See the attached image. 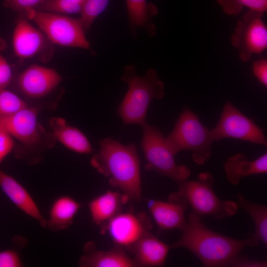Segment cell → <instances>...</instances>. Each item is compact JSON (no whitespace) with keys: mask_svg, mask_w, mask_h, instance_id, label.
<instances>
[{"mask_svg":"<svg viewBox=\"0 0 267 267\" xmlns=\"http://www.w3.org/2000/svg\"><path fill=\"white\" fill-rule=\"evenodd\" d=\"M122 247L116 246L108 250L97 249L93 242H89L84 248L79 265L81 267H138Z\"/></svg>","mask_w":267,"mask_h":267,"instance_id":"9a60e30c","label":"cell"},{"mask_svg":"<svg viewBox=\"0 0 267 267\" xmlns=\"http://www.w3.org/2000/svg\"><path fill=\"white\" fill-rule=\"evenodd\" d=\"M44 0H4L3 5L20 13L25 11L34 9Z\"/></svg>","mask_w":267,"mask_h":267,"instance_id":"f1b7e54d","label":"cell"},{"mask_svg":"<svg viewBox=\"0 0 267 267\" xmlns=\"http://www.w3.org/2000/svg\"><path fill=\"white\" fill-rule=\"evenodd\" d=\"M80 208V203L70 196L57 197L51 205L46 227L53 231L68 229Z\"/></svg>","mask_w":267,"mask_h":267,"instance_id":"7402d4cb","label":"cell"},{"mask_svg":"<svg viewBox=\"0 0 267 267\" xmlns=\"http://www.w3.org/2000/svg\"><path fill=\"white\" fill-rule=\"evenodd\" d=\"M264 13L251 10L244 13L237 23L230 40L239 51L240 58L249 61L253 54H260L267 47V28Z\"/></svg>","mask_w":267,"mask_h":267,"instance_id":"9c48e42d","label":"cell"},{"mask_svg":"<svg viewBox=\"0 0 267 267\" xmlns=\"http://www.w3.org/2000/svg\"><path fill=\"white\" fill-rule=\"evenodd\" d=\"M130 200L124 194L110 190L91 199L88 207L92 221L100 226L122 211L123 206Z\"/></svg>","mask_w":267,"mask_h":267,"instance_id":"ac0fdd59","label":"cell"},{"mask_svg":"<svg viewBox=\"0 0 267 267\" xmlns=\"http://www.w3.org/2000/svg\"><path fill=\"white\" fill-rule=\"evenodd\" d=\"M102 234H106L116 246L127 249L149 232L152 224L142 213L122 211L100 226Z\"/></svg>","mask_w":267,"mask_h":267,"instance_id":"30bf717a","label":"cell"},{"mask_svg":"<svg viewBox=\"0 0 267 267\" xmlns=\"http://www.w3.org/2000/svg\"><path fill=\"white\" fill-rule=\"evenodd\" d=\"M237 205L245 211L251 217L255 226V231L249 234L251 246L262 242L267 245V207L266 205L251 202L241 193H238Z\"/></svg>","mask_w":267,"mask_h":267,"instance_id":"603a6c76","label":"cell"},{"mask_svg":"<svg viewBox=\"0 0 267 267\" xmlns=\"http://www.w3.org/2000/svg\"><path fill=\"white\" fill-rule=\"evenodd\" d=\"M170 249L148 232L127 250L134 254L138 267H159L164 265Z\"/></svg>","mask_w":267,"mask_h":267,"instance_id":"e0dca14e","label":"cell"},{"mask_svg":"<svg viewBox=\"0 0 267 267\" xmlns=\"http://www.w3.org/2000/svg\"><path fill=\"white\" fill-rule=\"evenodd\" d=\"M146 203L160 230L178 228L182 231L185 227L184 214L189 205L178 190L170 195L168 202L148 199Z\"/></svg>","mask_w":267,"mask_h":267,"instance_id":"7c38bea8","label":"cell"},{"mask_svg":"<svg viewBox=\"0 0 267 267\" xmlns=\"http://www.w3.org/2000/svg\"><path fill=\"white\" fill-rule=\"evenodd\" d=\"M182 231L180 237L170 245L171 248L181 247L189 250L205 267H230L246 246H251L248 237L234 239L210 229L199 216L193 212L188 214Z\"/></svg>","mask_w":267,"mask_h":267,"instance_id":"7a4b0ae2","label":"cell"},{"mask_svg":"<svg viewBox=\"0 0 267 267\" xmlns=\"http://www.w3.org/2000/svg\"><path fill=\"white\" fill-rule=\"evenodd\" d=\"M253 72L259 82L264 87L267 86V60L262 59L254 61L252 64Z\"/></svg>","mask_w":267,"mask_h":267,"instance_id":"1f68e13d","label":"cell"},{"mask_svg":"<svg viewBox=\"0 0 267 267\" xmlns=\"http://www.w3.org/2000/svg\"><path fill=\"white\" fill-rule=\"evenodd\" d=\"M22 13L38 26L52 44L64 47L84 48L94 53L86 37L79 18L34 9H28Z\"/></svg>","mask_w":267,"mask_h":267,"instance_id":"8992f818","label":"cell"},{"mask_svg":"<svg viewBox=\"0 0 267 267\" xmlns=\"http://www.w3.org/2000/svg\"><path fill=\"white\" fill-rule=\"evenodd\" d=\"M99 145V151L90 160L91 165L130 200L140 201L142 198L140 160L135 146L133 143L124 145L111 137L102 139Z\"/></svg>","mask_w":267,"mask_h":267,"instance_id":"6da1fadb","label":"cell"},{"mask_svg":"<svg viewBox=\"0 0 267 267\" xmlns=\"http://www.w3.org/2000/svg\"><path fill=\"white\" fill-rule=\"evenodd\" d=\"M28 106L26 102L14 92L0 89V118L11 115Z\"/></svg>","mask_w":267,"mask_h":267,"instance_id":"484cf974","label":"cell"},{"mask_svg":"<svg viewBox=\"0 0 267 267\" xmlns=\"http://www.w3.org/2000/svg\"><path fill=\"white\" fill-rule=\"evenodd\" d=\"M223 12L230 16L238 15L244 7L265 13L267 10V0H216Z\"/></svg>","mask_w":267,"mask_h":267,"instance_id":"d4e9b609","label":"cell"},{"mask_svg":"<svg viewBox=\"0 0 267 267\" xmlns=\"http://www.w3.org/2000/svg\"><path fill=\"white\" fill-rule=\"evenodd\" d=\"M14 145L12 136L0 127V163L12 151Z\"/></svg>","mask_w":267,"mask_h":267,"instance_id":"4dcf8cb0","label":"cell"},{"mask_svg":"<svg viewBox=\"0 0 267 267\" xmlns=\"http://www.w3.org/2000/svg\"><path fill=\"white\" fill-rule=\"evenodd\" d=\"M49 126L53 136L68 149L80 154H89L92 147L87 136L79 129L68 125L65 119L52 117Z\"/></svg>","mask_w":267,"mask_h":267,"instance_id":"44dd1931","label":"cell"},{"mask_svg":"<svg viewBox=\"0 0 267 267\" xmlns=\"http://www.w3.org/2000/svg\"><path fill=\"white\" fill-rule=\"evenodd\" d=\"M210 134L213 141L234 138L265 146L267 145L264 130L230 102L225 104L218 123L210 130Z\"/></svg>","mask_w":267,"mask_h":267,"instance_id":"ba28073f","label":"cell"},{"mask_svg":"<svg viewBox=\"0 0 267 267\" xmlns=\"http://www.w3.org/2000/svg\"><path fill=\"white\" fill-rule=\"evenodd\" d=\"M109 0H86L79 18L85 32L107 7Z\"/></svg>","mask_w":267,"mask_h":267,"instance_id":"4316f807","label":"cell"},{"mask_svg":"<svg viewBox=\"0 0 267 267\" xmlns=\"http://www.w3.org/2000/svg\"><path fill=\"white\" fill-rule=\"evenodd\" d=\"M129 18V26L133 37L136 35L137 28L144 29L148 36L156 35V28L152 21L153 17L158 14L157 7L147 0H126Z\"/></svg>","mask_w":267,"mask_h":267,"instance_id":"ffe728a7","label":"cell"},{"mask_svg":"<svg viewBox=\"0 0 267 267\" xmlns=\"http://www.w3.org/2000/svg\"><path fill=\"white\" fill-rule=\"evenodd\" d=\"M0 188L18 209L46 227L47 219L25 188L13 177L0 169Z\"/></svg>","mask_w":267,"mask_h":267,"instance_id":"2e32d148","label":"cell"},{"mask_svg":"<svg viewBox=\"0 0 267 267\" xmlns=\"http://www.w3.org/2000/svg\"><path fill=\"white\" fill-rule=\"evenodd\" d=\"M5 46V41L0 37V89H5L12 78L11 67L2 53Z\"/></svg>","mask_w":267,"mask_h":267,"instance_id":"83f0119b","label":"cell"},{"mask_svg":"<svg viewBox=\"0 0 267 267\" xmlns=\"http://www.w3.org/2000/svg\"><path fill=\"white\" fill-rule=\"evenodd\" d=\"M267 265L266 261L252 260L240 255L231 263L230 267H265Z\"/></svg>","mask_w":267,"mask_h":267,"instance_id":"d6a6232c","label":"cell"},{"mask_svg":"<svg viewBox=\"0 0 267 267\" xmlns=\"http://www.w3.org/2000/svg\"><path fill=\"white\" fill-rule=\"evenodd\" d=\"M224 168L228 181L237 185L245 177L267 172V154L250 161L246 155L238 153L229 157L224 162Z\"/></svg>","mask_w":267,"mask_h":267,"instance_id":"d6986e66","label":"cell"},{"mask_svg":"<svg viewBox=\"0 0 267 267\" xmlns=\"http://www.w3.org/2000/svg\"><path fill=\"white\" fill-rule=\"evenodd\" d=\"M23 264L19 254L13 249L0 251V267H21Z\"/></svg>","mask_w":267,"mask_h":267,"instance_id":"f546056e","label":"cell"},{"mask_svg":"<svg viewBox=\"0 0 267 267\" xmlns=\"http://www.w3.org/2000/svg\"><path fill=\"white\" fill-rule=\"evenodd\" d=\"M141 127V147L147 162L146 169L167 177L178 184L186 180L190 175V170L185 165L177 164L175 155L158 128L147 123Z\"/></svg>","mask_w":267,"mask_h":267,"instance_id":"52a82bcc","label":"cell"},{"mask_svg":"<svg viewBox=\"0 0 267 267\" xmlns=\"http://www.w3.org/2000/svg\"><path fill=\"white\" fill-rule=\"evenodd\" d=\"M166 139L175 155L182 151H191L193 160L200 165L204 164L211 157L214 141L210 130L189 109H183Z\"/></svg>","mask_w":267,"mask_h":267,"instance_id":"277c9868","label":"cell"},{"mask_svg":"<svg viewBox=\"0 0 267 267\" xmlns=\"http://www.w3.org/2000/svg\"><path fill=\"white\" fill-rule=\"evenodd\" d=\"M63 79L53 69L32 65L19 75L17 83L20 90L25 95L39 98L52 91Z\"/></svg>","mask_w":267,"mask_h":267,"instance_id":"4fadbf2b","label":"cell"},{"mask_svg":"<svg viewBox=\"0 0 267 267\" xmlns=\"http://www.w3.org/2000/svg\"><path fill=\"white\" fill-rule=\"evenodd\" d=\"M41 109L27 106L15 113L0 118V127L28 147L40 143L45 135V132L38 121Z\"/></svg>","mask_w":267,"mask_h":267,"instance_id":"8fae6325","label":"cell"},{"mask_svg":"<svg viewBox=\"0 0 267 267\" xmlns=\"http://www.w3.org/2000/svg\"><path fill=\"white\" fill-rule=\"evenodd\" d=\"M214 179L209 172L199 174L194 180H185L179 183L178 191L198 215L211 216L217 220L234 215L238 209L236 203L222 200L213 189Z\"/></svg>","mask_w":267,"mask_h":267,"instance_id":"5b68a950","label":"cell"},{"mask_svg":"<svg viewBox=\"0 0 267 267\" xmlns=\"http://www.w3.org/2000/svg\"><path fill=\"white\" fill-rule=\"evenodd\" d=\"M16 22L12 37L14 53L21 59L42 54L51 43L42 31L33 26L22 13Z\"/></svg>","mask_w":267,"mask_h":267,"instance_id":"5bb4252c","label":"cell"},{"mask_svg":"<svg viewBox=\"0 0 267 267\" xmlns=\"http://www.w3.org/2000/svg\"><path fill=\"white\" fill-rule=\"evenodd\" d=\"M86 0H44L34 9L62 15L81 13Z\"/></svg>","mask_w":267,"mask_h":267,"instance_id":"cb8c5ba5","label":"cell"},{"mask_svg":"<svg viewBox=\"0 0 267 267\" xmlns=\"http://www.w3.org/2000/svg\"><path fill=\"white\" fill-rule=\"evenodd\" d=\"M136 69L134 65H127L124 68L122 80L128 85L129 89L118 113L125 125L142 126L147 123L146 114L151 101L163 97L165 84L154 69H148L143 76L137 75Z\"/></svg>","mask_w":267,"mask_h":267,"instance_id":"3957f363","label":"cell"}]
</instances>
